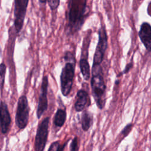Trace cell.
<instances>
[{"label":"cell","mask_w":151,"mask_h":151,"mask_svg":"<svg viewBox=\"0 0 151 151\" xmlns=\"http://www.w3.org/2000/svg\"><path fill=\"white\" fill-rule=\"evenodd\" d=\"M87 0H68L67 11V24L65 32L74 35L84 25L88 16Z\"/></svg>","instance_id":"cell-1"},{"label":"cell","mask_w":151,"mask_h":151,"mask_svg":"<svg viewBox=\"0 0 151 151\" xmlns=\"http://www.w3.org/2000/svg\"><path fill=\"white\" fill-rule=\"evenodd\" d=\"M91 92L97 107L102 110L106 103V86L101 64H93L90 80Z\"/></svg>","instance_id":"cell-2"},{"label":"cell","mask_w":151,"mask_h":151,"mask_svg":"<svg viewBox=\"0 0 151 151\" xmlns=\"http://www.w3.org/2000/svg\"><path fill=\"white\" fill-rule=\"evenodd\" d=\"M76 61H67L63 67L60 77V89L63 96H67L70 93L75 75Z\"/></svg>","instance_id":"cell-3"},{"label":"cell","mask_w":151,"mask_h":151,"mask_svg":"<svg viewBox=\"0 0 151 151\" xmlns=\"http://www.w3.org/2000/svg\"><path fill=\"white\" fill-rule=\"evenodd\" d=\"M29 117V107L27 97L25 95L21 96L17 102L15 123L20 130L24 129L28 124Z\"/></svg>","instance_id":"cell-4"},{"label":"cell","mask_w":151,"mask_h":151,"mask_svg":"<svg viewBox=\"0 0 151 151\" xmlns=\"http://www.w3.org/2000/svg\"><path fill=\"white\" fill-rule=\"evenodd\" d=\"M50 120V117H46L38 126L34 142V150L36 151H42L45 147L49 133Z\"/></svg>","instance_id":"cell-5"},{"label":"cell","mask_w":151,"mask_h":151,"mask_svg":"<svg viewBox=\"0 0 151 151\" xmlns=\"http://www.w3.org/2000/svg\"><path fill=\"white\" fill-rule=\"evenodd\" d=\"M29 0H14V26L16 34L22 29Z\"/></svg>","instance_id":"cell-6"},{"label":"cell","mask_w":151,"mask_h":151,"mask_svg":"<svg viewBox=\"0 0 151 151\" xmlns=\"http://www.w3.org/2000/svg\"><path fill=\"white\" fill-rule=\"evenodd\" d=\"M98 34L99 40L93 57V64H101L108 47V38L104 25H101Z\"/></svg>","instance_id":"cell-7"},{"label":"cell","mask_w":151,"mask_h":151,"mask_svg":"<svg viewBox=\"0 0 151 151\" xmlns=\"http://www.w3.org/2000/svg\"><path fill=\"white\" fill-rule=\"evenodd\" d=\"M48 86V79L47 76H44L42 79L41 85L40 96L38 102V106L37 109V117L40 119L43 115L44 112L48 109V99L47 91Z\"/></svg>","instance_id":"cell-8"},{"label":"cell","mask_w":151,"mask_h":151,"mask_svg":"<svg viewBox=\"0 0 151 151\" xmlns=\"http://www.w3.org/2000/svg\"><path fill=\"white\" fill-rule=\"evenodd\" d=\"M11 123V117L7 104L0 101V130L2 134L8 133Z\"/></svg>","instance_id":"cell-9"},{"label":"cell","mask_w":151,"mask_h":151,"mask_svg":"<svg viewBox=\"0 0 151 151\" xmlns=\"http://www.w3.org/2000/svg\"><path fill=\"white\" fill-rule=\"evenodd\" d=\"M139 37L146 50L151 52V25L149 23L143 22L140 27Z\"/></svg>","instance_id":"cell-10"},{"label":"cell","mask_w":151,"mask_h":151,"mask_svg":"<svg viewBox=\"0 0 151 151\" xmlns=\"http://www.w3.org/2000/svg\"><path fill=\"white\" fill-rule=\"evenodd\" d=\"M90 96L86 90L80 89L77 92L76 101L74 106L76 111H82L86 107H88L90 105Z\"/></svg>","instance_id":"cell-11"},{"label":"cell","mask_w":151,"mask_h":151,"mask_svg":"<svg viewBox=\"0 0 151 151\" xmlns=\"http://www.w3.org/2000/svg\"><path fill=\"white\" fill-rule=\"evenodd\" d=\"M93 124V116L87 110H84L81 117V125L83 131L87 132Z\"/></svg>","instance_id":"cell-12"},{"label":"cell","mask_w":151,"mask_h":151,"mask_svg":"<svg viewBox=\"0 0 151 151\" xmlns=\"http://www.w3.org/2000/svg\"><path fill=\"white\" fill-rule=\"evenodd\" d=\"M67 119V113L65 109L58 108L54 116L53 123L57 127H61L64 124Z\"/></svg>","instance_id":"cell-13"},{"label":"cell","mask_w":151,"mask_h":151,"mask_svg":"<svg viewBox=\"0 0 151 151\" xmlns=\"http://www.w3.org/2000/svg\"><path fill=\"white\" fill-rule=\"evenodd\" d=\"M79 67L83 78L86 81L89 80L90 78V68L87 57H81L79 61Z\"/></svg>","instance_id":"cell-14"},{"label":"cell","mask_w":151,"mask_h":151,"mask_svg":"<svg viewBox=\"0 0 151 151\" xmlns=\"http://www.w3.org/2000/svg\"><path fill=\"white\" fill-rule=\"evenodd\" d=\"M6 70V65L4 63H1L0 64V92H1V94H2V91L4 88Z\"/></svg>","instance_id":"cell-15"},{"label":"cell","mask_w":151,"mask_h":151,"mask_svg":"<svg viewBox=\"0 0 151 151\" xmlns=\"http://www.w3.org/2000/svg\"><path fill=\"white\" fill-rule=\"evenodd\" d=\"M133 129V124L132 123L127 124L121 131L120 133V137H121V140L123 139L124 137H126L131 132V130Z\"/></svg>","instance_id":"cell-16"},{"label":"cell","mask_w":151,"mask_h":151,"mask_svg":"<svg viewBox=\"0 0 151 151\" xmlns=\"http://www.w3.org/2000/svg\"><path fill=\"white\" fill-rule=\"evenodd\" d=\"M60 0H47V3L50 9L52 11H54L57 9L60 5Z\"/></svg>","instance_id":"cell-17"},{"label":"cell","mask_w":151,"mask_h":151,"mask_svg":"<svg viewBox=\"0 0 151 151\" xmlns=\"http://www.w3.org/2000/svg\"><path fill=\"white\" fill-rule=\"evenodd\" d=\"M70 150L71 151H76L79 150V146H78V137L77 136L74 137L73 139L72 142L70 144Z\"/></svg>","instance_id":"cell-18"},{"label":"cell","mask_w":151,"mask_h":151,"mask_svg":"<svg viewBox=\"0 0 151 151\" xmlns=\"http://www.w3.org/2000/svg\"><path fill=\"white\" fill-rule=\"evenodd\" d=\"M61 147V145L59 141H55L51 143L50 147L48 149V151H60V149Z\"/></svg>","instance_id":"cell-19"},{"label":"cell","mask_w":151,"mask_h":151,"mask_svg":"<svg viewBox=\"0 0 151 151\" xmlns=\"http://www.w3.org/2000/svg\"><path fill=\"white\" fill-rule=\"evenodd\" d=\"M133 65V62L132 61H130V63H129L127 64H126V65L125 66V68L123 70V71L122 73H120L119 75H117V77H120V76H121L123 74H125L127 73L132 68Z\"/></svg>","instance_id":"cell-20"},{"label":"cell","mask_w":151,"mask_h":151,"mask_svg":"<svg viewBox=\"0 0 151 151\" xmlns=\"http://www.w3.org/2000/svg\"><path fill=\"white\" fill-rule=\"evenodd\" d=\"M147 13L148 15L151 17V1L149 3L147 7Z\"/></svg>","instance_id":"cell-21"},{"label":"cell","mask_w":151,"mask_h":151,"mask_svg":"<svg viewBox=\"0 0 151 151\" xmlns=\"http://www.w3.org/2000/svg\"><path fill=\"white\" fill-rule=\"evenodd\" d=\"M38 1L41 4L43 5H45V4L47 2V0H38Z\"/></svg>","instance_id":"cell-22"},{"label":"cell","mask_w":151,"mask_h":151,"mask_svg":"<svg viewBox=\"0 0 151 151\" xmlns=\"http://www.w3.org/2000/svg\"><path fill=\"white\" fill-rule=\"evenodd\" d=\"M119 83V80H116V81H115V84H118Z\"/></svg>","instance_id":"cell-23"},{"label":"cell","mask_w":151,"mask_h":151,"mask_svg":"<svg viewBox=\"0 0 151 151\" xmlns=\"http://www.w3.org/2000/svg\"><path fill=\"white\" fill-rule=\"evenodd\" d=\"M150 78H151V77H150Z\"/></svg>","instance_id":"cell-24"}]
</instances>
